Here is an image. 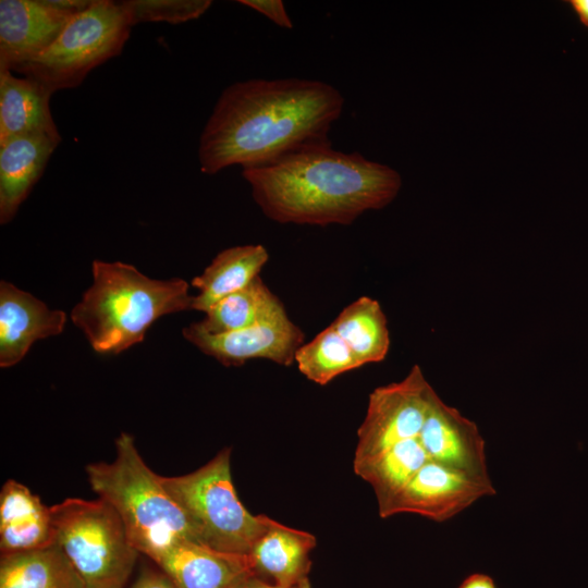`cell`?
<instances>
[{"instance_id":"1","label":"cell","mask_w":588,"mask_h":588,"mask_svg":"<svg viewBox=\"0 0 588 588\" xmlns=\"http://www.w3.org/2000/svg\"><path fill=\"white\" fill-rule=\"evenodd\" d=\"M353 465L383 518L445 522L495 494L477 425L440 399L418 365L370 393Z\"/></svg>"},{"instance_id":"2","label":"cell","mask_w":588,"mask_h":588,"mask_svg":"<svg viewBox=\"0 0 588 588\" xmlns=\"http://www.w3.org/2000/svg\"><path fill=\"white\" fill-rule=\"evenodd\" d=\"M344 102L334 86L316 79L233 83L221 93L200 134V170L216 174L231 166L262 168L305 148L329 144Z\"/></svg>"},{"instance_id":"3","label":"cell","mask_w":588,"mask_h":588,"mask_svg":"<svg viewBox=\"0 0 588 588\" xmlns=\"http://www.w3.org/2000/svg\"><path fill=\"white\" fill-rule=\"evenodd\" d=\"M262 213L281 224L348 225L397 196L400 173L344 152L331 143L311 146L269 166L242 171Z\"/></svg>"},{"instance_id":"4","label":"cell","mask_w":588,"mask_h":588,"mask_svg":"<svg viewBox=\"0 0 588 588\" xmlns=\"http://www.w3.org/2000/svg\"><path fill=\"white\" fill-rule=\"evenodd\" d=\"M91 271L93 283L71 319L101 355H117L140 343L162 316L192 310L194 296L183 279H151L121 261L94 260Z\"/></svg>"},{"instance_id":"5","label":"cell","mask_w":588,"mask_h":588,"mask_svg":"<svg viewBox=\"0 0 588 588\" xmlns=\"http://www.w3.org/2000/svg\"><path fill=\"white\" fill-rule=\"evenodd\" d=\"M115 457L86 467L90 488L120 516L135 549L154 562L175 543H199L180 506L140 456L131 434L115 440Z\"/></svg>"},{"instance_id":"6","label":"cell","mask_w":588,"mask_h":588,"mask_svg":"<svg viewBox=\"0 0 588 588\" xmlns=\"http://www.w3.org/2000/svg\"><path fill=\"white\" fill-rule=\"evenodd\" d=\"M161 482L180 506L200 544L217 551L248 554L269 518L242 504L232 481L231 450L220 451L200 468Z\"/></svg>"},{"instance_id":"7","label":"cell","mask_w":588,"mask_h":588,"mask_svg":"<svg viewBox=\"0 0 588 588\" xmlns=\"http://www.w3.org/2000/svg\"><path fill=\"white\" fill-rule=\"evenodd\" d=\"M56 542L85 588H125L139 552L105 500L69 498L50 506Z\"/></svg>"},{"instance_id":"8","label":"cell","mask_w":588,"mask_h":588,"mask_svg":"<svg viewBox=\"0 0 588 588\" xmlns=\"http://www.w3.org/2000/svg\"><path fill=\"white\" fill-rule=\"evenodd\" d=\"M131 27L121 1L95 0L69 22L46 51L16 73L51 94L74 88L91 70L121 53Z\"/></svg>"},{"instance_id":"9","label":"cell","mask_w":588,"mask_h":588,"mask_svg":"<svg viewBox=\"0 0 588 588\" xmlns=\"http://www.w3.org/2000/svg\"><path fill=\"white\" fill-rule=\"evenodd\" d=\"M182 332L185 340L223 366H241L256 358L290 366L295 363L305 340L304 332L289 318L285 308L240 331L210 334L192 323Z\"/></svg>"},{"instance_id":"10","label":"cell","mask_w":588,"mask_h":588,"mask_svg":"<svg viewBox=\"0 0 588 588\" xmlns=\"http://www.w3.org/2000/svg\"><path fill=\"white\" fill-rule=\"evenodd\" d=\"M74 16L52 0H1L0 71L16 72L36 59Z\"/></svg>"},{"instance_id":"11","label":"cell","mask_w":588,"mask_h":588,"mask_svg":"<svg viewBox=\"0 0 588 588\" xmlns=\"http://www.w3.org/2000/svg\"><path fill=\"white\" fill-rule=\"evenodd\" d=\"M66 314L7 281L0 282V366L20 363L38 340L59 335Z\"/></svg>"},{"instance_id":"12","label":"cell","mask_w":588,"mask_h":588,"mask_svg":"<svg viewBox=\"0 0 588 588\" xmlns=\"http://www.w3.org/2000/svg\"><path fill=\"white\" fill-rule=\"evenodd\" d=\"M155 563L177 588H243L257 576L248 554L221 552L188 540L172 546Z\"/></svg>"},{"instance_id":"13","label":"cell","mask_w":588,"mask_h":588,"mask_svg":"<svg viewBox=\"0 0 588 588\" xmlns=\"http://www.w3.org/2000/svg\"><path fill=\"white\" fill-rule=\"evenodd\" d=\"M61 137L30 134L0 144V223H9L41 176Z\"/></svg>"},{"instance_id":"14","label":"cell","mask_w":588,"mask_h":588,"mask_svg":"<svg viewBox=\"0 0 588 588\" xmlns=\"http://www.w3.org/2000/svg\"><path fill=\"white\" fill-rule=\"evenodd\" d=\"M54 542L51 509L25 485L7 480L0 492L1 555L32 551Z\"/></svg>"},{"instance_id":"15","label":"cell","mask_w":588,"mask_h":588,"mask_svg":"<svg viewBox=\"0 0 588 588\" xmlns=\"http://www.w3.org/2000/svg\"><path fill=\"white\" fill-rule=\"evenodd\" d=\"M316 546L311 534L269 518L248 555L257 576L272 584L293 587L308 579L310 552Z\"/></svg>"},{"instance_id":"16","label":"cell","mask_w":588,"mask_h":588,"mask_svg":"<svg viewBox=\"0 0 588 588\" xmlns=\"http://www.w3.org/2000/svg\"><path fill=\"white\" fill-rule=\"evenodd\" d=\"M51 95L28 77L0 71V144L30 134L61 137L50 111Z\"/></svg>"},{"instance_id":"17","label":"cell","mask_w":588,"mask_h":588,"mask_svg":"<svg viewBox=\"0 0 588 588\" xmlns=\"http://www.w3.org/2000/svg\"><path fill=\"white\" fill-rule=\"evenodd\" d=\"M268 260L269 253L260 244L221 250L203 273L192 280V286L198 290L192 310L206 313L224 297L242 290L259 275Z\"/></svg>"},{"instance_id":"18","label":"cell","mask_w":588,"mask_h":588,"mask_svg":"<svg viewBox=\"0 0 588 588\" xmlns=\"http://www.w3.org/2000/svg\"><path fill=\"white\" fill-rule=\"evenodd\" d=\"M0 588H85L79 575L54 542L32 551L4 554Z\"/></svg>"},{"instance_id":"19","label":"cell","mask_w":588,"mask_h":588,"mask_svg":"<svg viewBox=\"0 0 588 588\" xmlns=\"http://www.w3.org/2000/svg\"><path fill=\"white\" fill-rule=\"evenodd\" d=\"M350 347L359 366L382 362L390 348L385 314L378 301L362 296L330 323Z\"/></svg>"},{"instance_id":"20","label":"cell","mask_w":588,"mask_h":588,"mask_svg":"<svg viewBox=\"0 0 588 588\" xmlns=\"http://www.w3.org/2000/svg\"><path fill=\"white\" fill-rule=\"evenodd\" d=\"M284 306L256 277L248 285L215 304L203 320L194 322L201 331L221 334L249 328L277 314Z\"/></svg>"},{"instance_id":"21","label":"cell","mask_w":588,"mask_h":588,"mask_svg":"<svg viewBox=\"0 0 588 588\" xmlns=\"http://www.w3.org/2000/svg\"><path fill=\"white\" fill-rule=\"evenodd\" d=\"M295 364L302 375L321 385L360 367L350 347L330 324L301 346Z\"/></svg>"},{"instance_id":"22","label":"cell","mask_w":588,"mask_h":588,"mask_svg":"<svg viewBox=\"0 0 588 588\" xmlns=\"http://www.w3.org/2000/svg\"><path fill=\"white\" fill-rule=\"evenodd\" d=\"M210 0H127L121 1L133 25L142 22L185 23L200 17Z\"/></svg>"},{"instance_id":"23","label":"cell","mask_w":588,"mask_h":588,"mask_svg":"<svg viewBox=\"0 0 588 588\" xmlns=\"http://www.w3.org/2000/svg\"><path fill=\"white\" fill-rule=\"evenodd\" d=\"M238 2L262 14L279 27L293 28V22L281 0H240Z\"/></svg>"},{"instance_id":"24","label":"cell","mask_w":588,"mask_h":588,"mask_svg":"<svg viewBox=\"0 0 588 588\" xmlns=\"http://www.w3.org/2000/svg\"><path fill=\"white\" fill-rule=\"evenodd\" d=\"M131 588H177V586L159 568V571H143Z\"/></svg>"},{"instance_id":"25","label":"cell","mask_w":588,"mask_h":588,"mask_svg":"<svg viewBox=\"0 0 588 588\" xmlns=\"http://www.w3.org/2000/svg\"><path fill=\"white\" fill-rule=\"evenodd\" d=\"M458 588H497L493 579L485 574H473L466 577Z\"/></svg>"},{"instance_id":"26","label":"cell","mask_w":588,"mask_h":588,"mask_svg":"<svg viewBox=\"0 0 588 588\" xmlns=\"http://www.w3.org/2000/svg\"><path fill=\"white\" fill-rule=\"evenodd\" d=\"M243 588H311L309 579L293 586V587H282L270 581L264 580L259 577L252 578Z\"/></svg>"},{"instance_id":"27","label":"cell","mask_w":588,"mask_h":588,"mask_svg":"<svg viewBox=\"0 0 588 588\" xmlns=\"http://www.w3.org/2000/svg\"><path fill=\"white\" fill-rule=\"evenodd\" d=\"M567 3L576 13L581 25L588 28V0H568Z\"/></svg>"}]
</instances>
